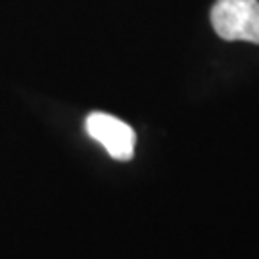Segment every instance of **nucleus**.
Masks as SVG:
<instances>
[{"label":"nucleus","mask_w":259,"mask_h":259,"mask_svg":"<svg viewBox=\"0 0 259 259\" xmlns=\"http://www.w3.org/2000/svg\"><path fill=\"white\" fill-rule=\"evenodd\" d=\"M211 23L225 40L259 45V0H217L211 8Z\"/></svg>","instance_id":"1"},{"label":"nucleus","mask_w":259,"mask_h":259,"mask_svg":"<svg viewBox=\"0 0 259 259\" xmlns=\"http://www.w3.org/2000/svg\"><path fill=\"white\" fill-rule=\"evenodd\" d=\"M84 127L89 137L96 140L98 144H102L113 159L125 161L133 157L137 137H135V131L125 121L117 119L110 113L94 111L87 117Z\"/></svg>","instance_id":"2"}]
</instances>
